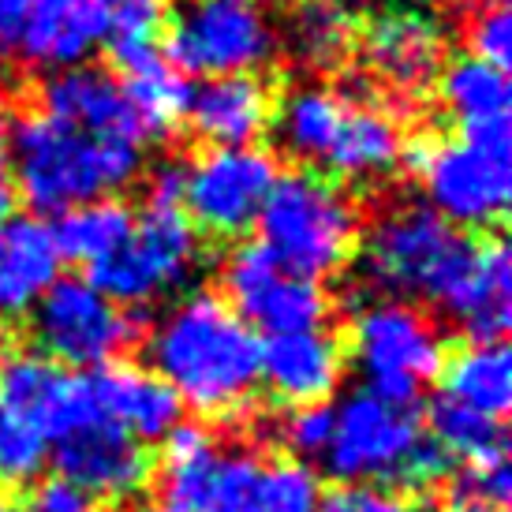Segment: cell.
I'll use <instances>...</instances> for the list:
<instances>
[{
  "label": "cell",
  "instance_id": "6da1fadb",
  "mask_svg": "<svg viewBox=\"0 0 512 512\" xmlns=\"http://www.w3.org/2000/svg\"><path fill=\"white\" fill-rule=\"evenodd\" d=\"M255 329L214 292L172 303L146 337V363L161 382L199 415L232 419L247 408L258 385Z\"/></svg>",
  "mask_w": 512,
  "mask_h": 512
},
{
  "label": "cell",
  "instance_id": "7a4b0ae2",
  "mask_svg": "<svg viewBox=\"0 0 512 512\" xmlns=\"http://www.w3.org/2000/svg\"><path fill=\"white\" fill-rule=\"evenodd\" d=\"M273 128L288 154L341 180H385L408 154L397 116L359 90L296 86L277 105Z\"/></svg>",
  "mask_w": 512,
  "mask_h": 512
},
{
  "label": "cell",
  "instance_id": "3957f363",
  "mask_svg": "<svg viewBox=\"0 0 512 512\" xmlns=\"http://www.w3.org/2000/svg\"><path fill=\"white\" fill-rule=\"evenodd\" d=\"M143 172V143L90 135L45 113H30L12 135V180L34 214H64L109 199Z\"/></svg>",
  "mask_w": 512,
  "mask_h": 512
},
{
  "label": "cell",
  "instance_id": "277c9868",
  "mask_svg": "<svg viewBox=\"0 0 512 512\" xmlns=\"http://www.w3.org/2000/svg\"><path fill=\"white\" fill-rule=\"evenodd\" d=\"M475 258V243L423 202L385 206L363 232V277L389 299L449 303Z\"/></svg>",
  "mask_w": 512,
  "mask_h": 512
},
{
  "label": "cell",
  "instance_id": "5b68a950",
  "mask_svg": "<svg viewBox=\"0 0 512 512\" xmlns=\"http://www.w3.org/2000/svg\"><path fill=\"white\" fill-rule=\"evenodd\" d=\"M262 247L292 273L318 281L356 255L359 206L333 176L299 169L277 176L258 214Z\"/></svg>",
  "mask_w": 512,
  "mask_h": 512
},
{
  "label": "cell",
  "instance_id": "8992f818",
  "mask_svg": "<svg viewBox=\"0 0 512 512\" xmlns=\"http://www.w3.org/2000/svg\"><path fill=\"white\" fill-rule=\"evenodd\" d=\"M509 120L464 128L415 154L427 206L453 228H490L509 206Z\"/></svg>",
  "mask_w": 512,
  "mask_h": 512
},
{
  "label": "cell",
  "instance_id": "52a82bcc",
  "mask_svg": "<svg viewBox=\"0 0 512 512\" xmlns=\"http://www.w3.org/2000/svg\"><path fill=\"white\" fill-rule=\"evenodd\" d=\"M352 356L367 389L393 404H415L419 389L438 378L445 337L427 311L404 299H363L352 322Z\"/></svg>",
  "mask_w": 512,
  "mask_h": 512
},
{
  "label": "cell",
  "instance_id": "ba28073f",
  "mask_svg": "<svg viewBox=\"0 0 512 512\" xmlns=\"http://www.w3.org/2000/svg\"><path fill=\"white\" fill-rule=\"evenodd\" d=\"M202 262V243L195 225L180 206L150 202L113 255L90 266V285L109 296L116 307H146L169 292L184 288Z\"/></svg>",
  "mask_w": 512,
  "mask_h": 512
},
{
  "label": "cell",
  "instance_id": "9c48e42d",
  "mask_svg": "<svg viewBox=\"0 0 512 512\" xmlns=\"http://www.w3.org/2000/svg\"><path fill=\"white\" fill-rule=\"evenodd\" d=\"M423 434L427 427L415 404H393L359 389L333 412V438L322 460L344 486L400 483Z\"/></svg>",
  "mask_w": 512,
  "mask_h": 512
},
{
  "label": "cell",
  "instance_id": "30bf717a",
  "mask_svg": "<svg viewBox=\"0 0 512 512\" xmlns=\"http://www.w3.org/2000/svg\"><path fill=\"white\" fill-rule=\"evenodd\" d=\"M30 333L42 348L38 356L53 359L57 367L98 370L139 341V322L90 281L57 277L34 303Z\"/></svg>",
  "mask_w": 512,
  "mask_h": 512
},
{
  "label": "cell",
  "instance_id": "8fae6325",
  "mask_svg": "<svg viewBox=\"0 0 512 512\" xmlns=\"http://www.w3.org/2000/svg\"><path fill=\"white\" fill-rule=\"evenodd\" d=\"M161 445V498L187 512H255L262 456L247 445H217L199 423H176Z\"/></svg>",
  "mask_w": 512,
  "mask_h": 512
},
{
  "label": "cell",
  "instance_id": "7c38bea8",
  "mask_svg": "<svg viewBox=\"0 0 512 512\" xmlns=\"http://www.w3.org/2000/svg\"><path fill=\"white\" fill-rule=\"evenodd\" d=\"M277 49L258 0H187L169 23V60L191 75H255Z\"/></svg>",
  "mask_w": 512,
  "mask_h": 512
},
{
  "label": "cell",
  "instance_id": "4fadbf2b",
  "mask_svg": "<svg viewBox=\"0 0 512 512\" xmlns=\"http://www.w3.org/2000/svg\"><path fill=\"white\" fill-rule=\"evenodd\" d=\"M277 176V161L262 146H210L184 165L180 206L191 225L232 240L258 221Z\"/></svg>",
  "mask_w": 512,
  "mask_h": 512
},
{
  "label": "cell",
  "instance_id": "5bb4252c",
  "mask_svg": "<svg viewBox=\"0 0 512 512\" xmlns=\"http://www.w3.org/2000/svg\"><path fill=\"white\" fill-rule=\"evenodd\" d=\"M228 307L251 329L270 337L322 329L329 314V299L318 281H307L281 266L262 243H243L225 262Z\"/></svg>",
  "mask_w": 512,
  "mask_h": 512
},
{
  "label": "cell",
  "instance_id": "9a60e30c",
  "mask_svg": "<svg viewBox=\"0 0 512 512\" xmlns=\"http://www.w3.org/2000/svg\"><path fill=\"white\" fill-rule=\"evenodd\" d=\"M363 60L385 94L412 105L434 86L445 64L441 23L427 8L408 0L385 4L363 30Z\"/></svg>",
  "mask_w": 512,
  "mask_h": 512
},
{
  "label": "cell",
  "instance_id": "2e32d148",
  "mask_svg": "<svg viewBox=\"0 0 512 512\" xmlns=\"http://www.w3.org/2000/svg\"><path fill=\"white\" fill-rule=\"evenodd\" d=\"M57 475L86 490L90 498H135L154 479V456L143 441L101 419L98 412L53 441Z\"/></svg>",
  "mask_w": 512,
  "mask_h": 512
},
{
  "label": "cell",
  "instance_id": "e0dca14e",
  "mask_svg": "<svg viewBox=\"0 0 512 512\" xmlns=\"http://www.w3.org/2000/svg\"><path fill=\"white\" fill-rule=\"evenodd\" d=\"M0 408L42 430L49 445L94 415L83 374H68L45 356H12L4 363Z\"/></svg>",
  "mask_w": 512,
  "mask_h": 512
},
{
  "label": "cell",
  "instance_id": "ac0fdd59",
  "mask_svg": "<svg viewBox=\"0 0 512 512\" xmlns=\"http://www.w3.org/2000/svg\"><path fill=\"white\" fill-rule=\"evenodd\" d=\"M109 0H27L23 30L15 45V64L64 72L105 42Z\"/></svg>",
  "mask_w": 512,
  "mask_h": 512
},
{
  "label": "cell",
  "instance_id": "d6986e66",
  "mask_svg": "<svg viewBox=\"0 0 512 512\" xmlns=\"http://www.w3.org/2000/svg\"><path fill=\"white\" fill-rule=\"evenodd\" d=\"M341 374L344 352L326 329L281 333V337H270V344H262L258 382H266L277 404H288V408L326 404L333 389L341 385Z\"/></svg>",
  "mask_w": 512,
  "mask_h": 512
},
{
  "label": "cell",
  "instance_id": "ffe728a7",
  "mask_svg": "<svg viewBox=\"0 0 512 512\" xmlns=\"http://www.w3.org/2000/svg\"><path fill=\"white\" fill-rule=\"evenodd\" d=\"M83 382L94 412L139 441L165 438L176 423H184V404L154 370L135 363H105L83 374Z\"/></svg>",
  "mask_w": 512,
  "mask_h": 512
},
{
  "label": "cell",
  "instance_id": "44dd1931",
  "mask_svg": "<svg viewBox=\"0 0 512 512\" xmlns=\"http://www.w3.org/2000/svg\"><path fill=\"white\" fill-rule=\"evenodd\" d=\"M42 113L90 135L143 143V131L124 98L120 79L94 64H75L49 75L42 86Z\"/></svg>",
  "mask_w": 512,
  "mask_h": 512
},
{
  "label": "cell",
  "instance_id": "7402d4cb",
  "mask_svg": "<svg viewBox=\"0 0 512 512\" xmlns=\"http://www.w3.org/2000/svg\"><path fill=\"white\" fill-rule=\"evenodd\" d=\"M184 116L210 146H255L270 128L273 98L258 75H214L187 90Z\"/></svg>",
  "mask_w": 512,
  "mask_h": 512
},
{
  "label": "cell",
  "instance_id": "603a6c76",
  "mask_svg": "<svg viewBox=\"0 0 512 512\" xmlns=\"http://www.w3.org/2000/svg\"><path fill=\"white\" fill-rule=\"evenodd\" d=\"M471 344H501L512 326V262L501 240L475 243L468 273L445 303Z\"/></svg>",
  "mask_w": 512,
  "mask_h": 512
},
{
  "label": "cell",
  "instance_id": "cb8c5ba5",
  "mask_svg": "<svg viewBox=\"0 0 512 512\" xmlns=\"http://www.w3.org/2000/svg\"><path fill=\"white\" fill-rule=\"evenodd\" d=\"M53 228L38 217H0V314L30 311L60 277Z\"/></svg>",
  "mask_w": 512,
  "mask_h": 512
},
{
  "label": "cell",
  "instance_id": "d4e9b609",
  "mask_svg": "<svg viewBox=\"0 0 512 512\" xmlns=\"http://www.w3.org/2000/svg\"><path fill=\"white\" fill-rule=\"evenodd\" d=\"M445 397L505 423L512 408V356L505 344H468L441 363Z\"/></svg>",
  "mask_w": 512,
  "mask_h": 512
},
{
  "label": "cell",
  "instance_id": "484cf974",
  "mask_svg": "<svg viewBox=\"0 0 512 512\" xmlns=\"http://www.w3.org/2000/svg\"><path fill=\"white\" fill-rule=\"evenodd\" d=\"M356 30V12L348 0H296L285 19V45L296 64L326 72L348 57Z\"/></svg>",
  "mask_w": 512,
  "mask_h": 512
},
{
  "label": "cell",
  "instance_id": "4316f807",
  "mask_svg": "<svg viewBox=\"0 0 512 512\" xmlns=\"http://www.w3.org/2000/svg\"><path fill=\"white\" fill-rule=\"evenodd\" d=\"M441 105L464 124H490V120H509V79L505 68H494L479 57H456L453 64H441Z\"/></svg>",
  "mask_w": 512,
  "mask_h": 512
},
{
  "label": "cell",
  "instance_id": "83f0119b",
  "mask_svg": "<svg viewBox=\"0 0 512 512\" xmlns=\"http://www.w3.org/2000/svg\"><path fill=\"white\" fill-rule=\"evenodd\" d=\"M120 86H124L131 113L139 120L143 139H161L184 120L187 86L176 75V68H169L157 53L124 64V83Z\"/></svg>",
  "mask_w": 512,
  "mask_h": 512
},
{
  "label": "cell",
  "instance_id": "f1b7e54d",
  "mask_svg": "<svg viewBox=\"0 0 512 512\" xmlns=\"http://www.w3.org/2000/svg\"><path fill=\"white\" fill-rule=\"evenodd\" d=\"M131 210L116 199H94L83 202L75 210H64L53 228L60 258H72L79 266H98L113 255L116 247L124 243V236L131 232Z\"/></svg>",
  "mask_w": 512,
  "mask_h": 512
},
{
  "label": "cell",
  "instance_id": "f546056e",
  "mask_svg": "<svg viewBox=\"0 0 512 512\" xmlns=\"http://www.w3.org/2000/svg\"><path fill=\"white\" fill-rule=\"evenodd\" d=\"M427 434L453 460H464V464H498L509 453L505 423L471 412V408H464V404H456L449 397H438L430 404Z\"/></svg>",
  "mask_w": 512,
  "mask_h": 512
},
{
  "label": "cell",
  "instance_id": "4dcf8cb0",
  "mask_svg": "<svg viewBox=\"0 0 512 512\" xmlns=\"http://www.w3.org/2000/svg\"><path fill=\"white\" fill-rule=\"evenodd\" d=\"M169 19V0H109V30L105 42L113 45L120 68L154 53V42Z\"/></svg>",
  "mask_w": 512,
  "mask_h": 512
},
{
  "label": "cell",
  "instance_id": "1f68e13d",
  "mask_svg": "<svg viewBox=\"0 0 512 512\" xmlns=\"http://www.w3.org/2000/svg\"><path fill=\"white\" fill-rule=\"evenodd\" d=\"M322 509V479L303 460H273L262 464L255 490V512H318Z\"/></svg>",
  "mask_w": 512,
  "mask_h": 512
},
{
  "label": "cell",
  "instance_id": "d6a6232c",
  "mask_svg": "<svg viewBox=\"0 0 512 512\" xmlns=\"http://www.w3.org/2000/svg\"><path fill=\"white\" fill-rule=\"evenodd\" d=\"M45 460H49V441L42 430L0 408V479L12 486L34 483L42 475Z\"/></svg>",
  "mask_w": 512,
  "mask_h": 512
},
{
  "label": "cell",
  "instance_id": "836d02e7",
  "mask_svg": "<svg viewBox=\"0 0 512 512\" xmlns=\"http://www.w3.org/2000/svg\"><path fill=\"white\" fill-rule=\"evenodd\" d=\"M512 471L509 460L498 464H464V471L449 479V501L453 505H475V509H509Z\"/></svg>",
  "mask_w": 512,
  "mask_h": 512
},
{
  "label": "cell",
  "instance_id": "e575fe53",
  "mask_svg": "<svg viewBox=\"0 0 512 512\" xmlns=\"http://www.w3.org/2000/svg\"><path fill=\"white\" fill-rule=\"evenodd\" d=\"M333 438V408L329 404H303L281 415L277 423V441L285 445L296 460H314L329 449Z\"/></svg>",
  "mask_w": 512,
  "mask_h": 512
},
{
  "label": "cell",
  "instance_id": "d590c367",
  "mask_svg": "<svg viewBox=\"0 0 512 512\" xmlns=\"http://www.w3.org/2000/svg\"><path fill=\"white\" fill-rule=\"evenodd\" d=\"M468 49L471 57L486 60L494 68H505L512 53V19L505 4H483L468 19Z\"/></svg>",
  "mask_w": 512,
  "mask_h": 512
},
{
  "label": "cell",
  "instance_id": "8d00e7d4",
  "mask_svg": "<svg viewBox=\"0 0 512 512\" xmlns=\"http://www.w3.org/2000/svg\"><path fill=\"white\" fill-rule=\"evenodd\" d=\"M318 512H419L412 498L385 486H344L337 494L322 498Z\"/></svg>",
  "mask_w": 512,
  "mask_h": 512
},
{
  "label": "cell",
  "instance_id": "74e56055",
  "mask_svg": "<svg viewBox=\"0 0 512 512\" xmlns=\"http://www.w3.org/2000/svg\"><path fill=\"white\" fill-rule=\"evenodd\" d=\"M23 512H98V501L90 498L86 490H79L75 483L53 475V479H42L30 490Z\"/></svg>",
  "mask_w": 512,
  "mask_h": 512
},
{
  "label": "cell",
  "instance_id": "f35d334b",
  "mask_svg": "<svg viewBox=\"0 0 512 512\" xmlns=\"http://www.w3.org/2000/svg\"><path fill=\"white\" fill-rule=\"evenodd\" d=\"M180 191H184V161H161L150 176V202L180 206Z\"/></svg>",
  "mask_w": 512,
  "mask_h": 512
},
{
  "label": "cell",
  "instance_id": "ab89813d",
  "mask_svg": "<svg viewBox=\"0 0 512 512\" xmlns=\"http://www.w3.org/2000/svg\"><path fill=\"white\" fill-rule=\"evenodd\" d=\"M12 202H15V180H12V169L0 161V217L12 214Z\"/></svg>",
  "mask_w": 512,
  "mask_h": 512
},
{
  "label": "cell",
  "instance_id": "60d3db41",
  "mask_svg": "<svg viewBox=\"0 0 512 512\" xmlns=\"http://www.w3.org/2000/svg\"><path fill=\"white\" fill-rule=\"evenodd\" d=\"M8 131H12V94H8V86L0 83V143H4Z\"/></svg>",
  "mask_w": 512,
  "mask_h": 512
},
{
  "label": "cell",
  "instance_id": "b9f144b4",
  "mask_svg": "<svg viewBox=\"0 0 512 512\" xmlns=\"http://www.w3.org/2000/svg\"><path fill=\"white\" fill-rule=\"evenodd\" d=\"M139 512H187V509H180V505H176V501H169V498H157V501H146Z\"/></svg>",
  "mask_w": 512,
  "mask_h": 512
},
{
  "label": "cell",
  "instance_id": "7bdbcfd3",
  "mask_svg": "<svg viewBox=\"0 0 512 512\" xmlns=\"http://www.w3.org/2000/svg\"><path fill=\"white\" fill-rule=\"evenodd\" d=\"M8 359H12V341H8V333H4V326H0V370H4Z\"/></svg>",
  "mask_w": 512,
  "mask_h": 512
},
{
  "label": "cell",
  "instance_id": "ee69618b",
  "mask_svg": "<svg viewBox=\"0 0 512 512\" xmlns=\"http://www.w3.org/2000/svg\"><path fill=\"white\" fill-rule=\"evenodd\" d=\"M441 512H509V509H475V505H453V501H449Z\"/></svg>",
  "mask_w": 512,
  "mask_h": 512
},
{
  "label": "cell",
  "instance_id": "f6af8a7d",
  "mask_svg": "<svg viewBox=\"0 0 512 512\" xmlns=\"http://www.w3.org/2000/svg\"><path fill=\"white\" fill-rule=\"evenodd\" d=\"M0 512H23V509H15V505H0Z\"/></svg>",
  "mask_w": 512,
  "mask_h": 512
},
{
  "label": "cell",
  "instance_id": "bcb514c9",
  "mask_svg": "<svg viewBox=\"0 0 512 512\" xmlns=\"http://www.w3.org/2000/svg\"><path fill=\"white\" fill-rule=\"evenodd\" d=\"M483 4H505V0H483Z\"/></svg>",
  "mask_w": 512,
  "mask_h": 512
}]
</instances>
